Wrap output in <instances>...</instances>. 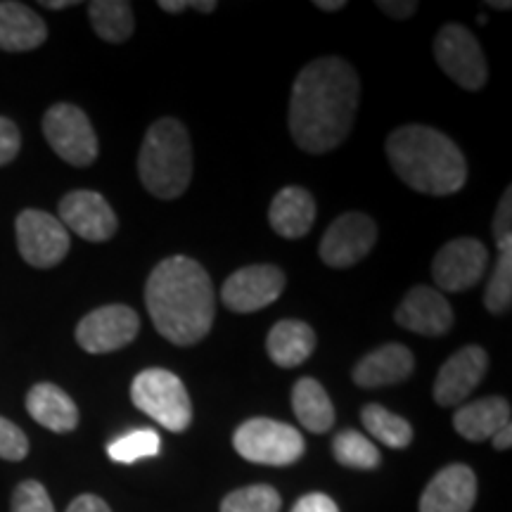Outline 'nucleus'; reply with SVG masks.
I'll list each match as a JSON object with an SVG mask.
<instances>
[{
  "mask_svg": "<svg viewBox=\"0 0 512 512\" xmlns=\"http://www.w3.org/2000/svg\"><path fill=\"white\" fill-rule=\"evenodd\" d=\"M159 8L164 12H171V15H178V12L188 8V3H185V0H159Z\"/></svg>",
  "mask_w": 512,
  "mask_h": 512,
  "instance_id": "obj_39",
  "label": "nucleus"
},
{
  "mask_svg": "<svg viewBox=\"0 0 512 512\" xmlns=\"http://www.w3.org/2000/svg\"><path fill=\"white\" fill-rule=\"evenodd\" d=\"M285 290V273L273 264H254L235 271L221 287V299L230 311L254 313L273 304Z\"/></svg>",
  "mask_w": 512,
  "mask_h": 512,
  "instance_id": "obj_13",
  "label": "nucleus"
},
{
  "mask_svg": "<svg viewBox=\"0 0 512 512\" xmlns=\"http://www.w3.org/2000/svg\"><path fill=\"white\" fill-rule=\"evenodd\" d=\"M280 494L268 484H252L223 498L221 512H280Z\"/></svg>",
  "mask_w": 512,
  "mask_h": 512,
  "instance_id": "obj_29",
  "label": "nucleus"
},
{
  "mask_svg": "<svg viewBox=\"0 0 512 512\" xmlns=\"http://www.w3.org/2000/svg\"><path fill=\"white\" fill-rule=\"evenodd\" d=\"M292 408L302 427L313 434H325L335 425V408L325 387L313 377H302L292 389Z\"/></svg>",
  "mask_w": 512,
  "mask_h": 512,
  "instance_id": "obj_24",
  "label": "nucleus"
},
{
  "mask_svg": "<svg viewBox=\"0 0 512 512\" xmlns=\"http://www.w3.org/2000/svg\"><path fill=\"white\" fill-rule=\"evenodd\" d=\"M384 150L396 176L425 195H453L467 181V162L460 147L432 126H399L389 133Z\"/></svg>",
  "mask_w": 512,
  "mask_h": 512,
  "instance_id": "obj_3",
  "label": "nucleus"
},
{
  "mask_svg": "<svg viewBox=\"0 0 512 512\" xmlns=\"http://www.w3.org/2000/svg\"><path fill=\"white\" fill-rule=\"evenodd\" d=\"M434 57L441 72L451 76L465 91H479L489 79L484 50L477 36L463 24H444L434 38Z\"/></svg>",
  "mask_w": 512,
  "mask_h": 512,
  "instance_id": "obj_8",
  "label": "nucleus"
},
{
  "mask_svg": "<svg viewBox=\"0 0 512 512\" xmlns=\"http://www.w3.org/2000/svg\"><path fill=\"white\" fill-rule=\"evenodd\" d=\"M486 368H489V356L482 347L470 344V347L458 349L439 368L437 380H434V401L444 408L465 403L467 396L484 380Z\"/></svg>",
  "mask_w": 512,
  "mask_h": 512,
  "instance_id": "obj_15",
  "label": "nucleus"
},
{
  "mask_svg": "<svg viewBox=\"0 0 512 512\" xmlns=\"http://www.w3.org/2000/svg\"><path fill=\"white\" fill-rule=\"evenodd\" d=\"M60 223L88 242H107L119 221L110 202L93 190H74L60 200Z\"/></svg>",
  "mask_w": 512,
  "mask_h": 512,
  "instance_id": "obj_14",
  "label": "nucleus"
},
{
  "mask_svg": "<svg viewBox=\"0 0 512 512\" xmlns=\"http://www.w3.org/2000/svg\"><path fill=\"white\" fill-rule=\"evenodd\" d=\"M138 176L159 200H176L192 181V145L188 128L164 117L147 128L138 152Z\"/></svg>",
  "mask_w": 512,
  "mask_h": 512,
  "instance_id": "obj_4",
  "label": "nucleus"
},
{
  "mask_svg": "<svg viewBox=\"0 0 512 512\" xmlns=\"http://www.w3.org/2000/svg\"><path fill=\"white\" fill-rule=\"evenodd\" d=\"M159 451H162V439H159L155 430H145V427L143 430L128 432L107 446L110 458L121 465H131L143 458H155L159 456Z\"/></svg>",
  "mask_w": 512,
  "mask_h": 512,
  "instance_id": "obj_28",
  "label": "nucleus"
},
{
  "mask_svg": "<svg viewBox=\"0 0 512 512\" xmlns=\"http://www.w3.org/2000/svg\"><path fill=\"white\" fill-rule=\"evenodd\" d=\"M489 266V249L475 238L446 242L432 261V278L439 290L465 292L484 278Z\"/></svg>",
  "mask_w": 512,
  "mask_h": 512,
  "instance_id": "obj_12",
  "label": "nucleus"
},
{
  "mask_svg": "<svg viewBox=\"0 0 512 512\" xmlns=\"http://www.w3.org/2000/svg\"><path fill=\"white\" fill-rule=\"evenodd\" d=\"M43 136L50 147L72 166H91L98 159V136L86 112L69 102L53 105L43 117Z\"/></svg>",
  "mask_w": 512,
  "mask_h": 512,
  "instance_id": "obj_7",
  "label": "nucleus"
},
{
  "mask_svg": "<svg viewBox=\"0 0 512 512\" xmlns=\"http://www.w3.org/2000/svg\"><path fill=\"white\" fill-rule=\"evenodd\" d=\"M477 501V475L467 465H446L420 496V512H470Z\"/></svg>",
  "mask_w": 512,
  "mask_h": 512,
  "instance_id": "obj_17",
  "label": "nucleus"
},
{
  "mask_svg": "<svg viewBox=\"0 0 512 512\" xmlns=\"http://www.w3.org/2000/svg\"><path fill=\"white\" fill-rule=\"evenodd\" d=\"M505 425H510V403L503 396H486L465 403L453 415V427L467 441L494 439V434L501 432Z\"/></svg>",
  "mask_w": 512,
  "mask_h": 512,
  "instance_id": "obj_23",
  "label": "nucleus"
},
{
  "mask_svg": "<svg viewBox=\"0 0 512 512\" xmlns=\"http://www.w3.org/2000/svg\"><path fill=\"white\" fill-rule=\"evenodd\" d=\"M12 512H55L46 486L27 479L12 494Z\"/></svg>",
  "mask_w": 512,
  "mask_h": 512,
  "instance_id": "obj_31",
  "label": "nucleus"
},
{
  "mask_svg": "<svg viewBox=\"0 0 512 512\" xmlns=\"http://www.w3.org/2000/svg\"><path fill=\"white\" fill-rule=\"evenodd\" d=\"M401 328L418 332L425 337H441L451 330L453 309L448 299L439 290L427 285H418L406 292L399 309L394 313Z\"/></svg>",
  "mask_w": 512,
  "mask_h": 512,
  "instance_id": "obj_16",
  "label": "nucleus"
},
{
  "mask_svg": "<svg viewBox=\"0 0 512 512\" xmlns=\"http://www.w3.org/2000/svg\"><path fill=\"white\" fill-rule=\"evenodd\" d=\"M316 8L325 12H337L347 8V3H344V0H316Z\"/></svg>",
  "mask_w": 512,
  "mask_h": 512,
  "instance_id": "obj_40",
  "label": "nucleus"
},
{
  "mask_svg": "<svg viewBox=\"0 0 512 512\" xmlns=\"http://www.w3.org/2000/svg\"><path fill=\"white\" fill-rule=\"evenodd\" d=\"M19 147H22L19 128L10 119L0 117V166L10 164L19 155Z\"/></svg>",
  "mask_w": 512,
  "mask_h": 512,
  "instance_id": "obj_34",
  "label": "nucleus"
},
{
  "mask_svg": "<svg viewBox=\"0 0 512 512\" xmlns=\"http://www.w3.org/2000/svg\"><path fill=\"white\" fill-rule=\"evenodd\" d=\"M27 411L38 425L57 434L72 432L79 425V408H76L72 396L50 382L31 387L27 394Z\"/></svg>",
  "mask_w": 512,
  "mask_h": 512,
  "instance_id": "obj_22",
  "label": "nucleus"
},
{
  "mask_svg": "<svg viewBox=\"0 0 512 512\" xmlns=\"http://www.w3.org/2000/svg\"><path fill=\"white\" fill-rule=\"evenodd\" d=\"M188 8H195V10H200V12H214L216 10V3L214 0H195V3H188Z\"/></svg>",
  "mask_w": 512,
  "mask_h": 512,
  "instance_id": "obj_42",
  "label": "nucleus"
},
{
  "mask_svg": "<svg viewBox=\"0 0 512 512\" xmlns=\"http://www.w3.org/2000/svg\"><path fill=\"white\" fill-rule=\"evenodd\" d=\"M316 349V332L297 318L278 320L268 332L266 351L278 368H297L309 361Z\"/></svg>",
  "mask_w": 512,
  "mask_h": 512,
  "instance_id": "obj_21",
  "label": "nucleus"
},
{
  "mask_svg": "<svg viewBox=\"0 0 512 512\" xmlns=\"http://www.w3.org/2000/svg\"><path fill=\"white\" fill-rule=\"evenodd\" d=\"M494 238L498 252H512V188L503 192L494 216Z\"/></svg>",
  "mask_w": 512,
  "mask_h": 512,
  "instance_id": "obj_33",
  "label": "nucleus"
},
{
  "mask_svg": "<svg viewBox=\"0 0 512 512\" xmlns=\"http://www.w3.org/2000/svg\"><path fill=\"white\" fill-rule=\"evenodd\" d=\"M316 221V200L306 188L287 185L273 197L268 209V223L280 238L299 240L313 228Z\"/></svg>",
  "mask_w": 512,
  "mask_h": 512,
  "instance_id": "obj_19",
  "label": "nucleus"
},
{
  "mask_svg": "<svg viewBox=\"0 0 512 512\" xmlns=\"http://www.w3.org/2000/svg\"><path fill=\"white\" fill-rule=\"evenodd\" d=\"M131 399L145 415L169 432H185L192 422V401L181 377L164 368H147L131 384Z\"/></svg>",
  "mask_w": 512,
  "mask_h": 512,
  "instance_id": "obj_5",
  "label": "nucleus"
},
{
  "mask_svg": "<svg viewBox=\"0 0 512 512\" xmlns=\"http://www.w3.org/2000/svg\"><path fill=\"white\" fill-rule=\"evenodd\" d=\"M377 8H380L384 15L394 17V19H408L415 15V10H418V3L415 0H377Z\"/></svg>",
  "mask_w": 512,
  "mask_h": 512,
  "instance_id": "obj_36",
  "label": "nucleus"
},
{
  "mask_svg": "<svg viewBox=\"0 0 512 512\" xmlns=\"http://www.w3.org/2000/svg\"><path fill=\"white\" fill-rule=\"evenodd\" d=\"M512 304V252H501L484 292V306L491 313H505Z\"/></svg>",
  "mask_w": 512,
  "mask_h": 512,
  "instance_id": "obj_30",
  "label": "nucleus"
},
{
  "mask_svg": "<svg viewBox=\"0 0 512 512\" xmlns=\"http://www.w3.org/2000/svg\"><path fill=\"white\" fill-rule=\"evenodd\" d=\"M88 15L95 34L107 43H124L136 29L133 8L126 0H93L88 5Z\"/></svg>",
  "mask_w": 512,
  "mask_h": 512,
  "instance_id": "obj_25",
  "label": "nucleus"
},
{
  "mask_svg": "<svg viewBox=\"0 0 512 512\" xmlns=\"http://www.w3.org/2000/svg\"><path fill=\"white\" fill-rule=\"evenodd\" d=\"M145 304L159 335L178 347L202 342L214 325V285L190 256L178 254L159 261L147 278Z\"/></svg>",
  "mask_w": 512,
  "mask_h": 512,
  "instance_id": "obj_2",
  "label": "nucleus"
},
{
  "mask_svg": "<svg viewBox=\"0 0 512 512\" xmlns=\"http://www.w3.org/2000/svg\"><path fill=\"white\" fill-rule=\"evenodd\" d=\"M140 330V318L131 306L110 304L81 318L76 325V342L88 354H110L133 342Z\"/></svg>",
  "mask_w": 512,
  "mask_h": 512,
  "instance_id": "obj_10",
  "label": "nucleus"
},
{
  "mask_svg": "<svg viewBox=\"0 0 512 512\" xmlns=\"http://www.w3.org/2000/svg\"><path fill=\"white\" fill-rule=\"evenodd\" d=\"M512 444V425H505L501 432L494 434V448L496 451H508Z\"/></svg>",
  "mask_w": 512,
  "mask_h": 512,
  "instance_id": "obj_38",
  "label": "nucleus"
},
{
  "mask_svg": "<svg viewBox=\"0 0 512 512\" xmlns=\"http://www.w3.org/2000/svg\"><path fill=\"white\" fill-rule=\"evenodd\" d=\"M27 453H29L27 434L19 430L15 422L5 420L3 415H0V458L17 463V460L27 458Z\"/></svg>",
  "mask_w": 512,
  "mask_h": 512,
  "instance_id": "obj_32",
  "label": "nucleus"
},
{
  "mask_svg": "<svg viewBox=\"0 0 512 512\" xmlns=\"http://www.w3.org/2000/svg\"><path fill=\"white\" fill-rule=\"evenodd\" d=\"M332 456L339 465L354 467V470H375L382 463L377 446L366 434L356 430H342L332 439Z\"/></svg>",
  "mask_w": 512,
  "mask_h": 512,
  "instance_id": "obj_27",
  "label": "nucleus"
},
{
  "mask_svg": "<svg viewBox=\"0 0 512 512\" xmlns=\"http://www.w3.org/2000/svg\"><path fill=\"white\" fill-rule=\"evenodd\" d=\"M233 446L242 458L256 465H292L304 456L302 432L271 418H252L235 430Z\"/></svg>",
  "mask_w": 512,
  "mask_h": 512,
  "instance_id": "obj_6",
  "label": "nucleus"
},
{
  "mask_svg": "<svg viewBox=\"0 0 512 512\" xmlns=\"http://www.w3.org/2000/svg\"><path fill=\"white\" fill-rule=\"evenodd\" d=\"M292 512H339L337 503L325 494H306L294 503Z\"/></svg>",
  "mask_w": 512,
  "mask_h": 512,
  "instance_id": "obj_35",
  "label": "nucleus"
},
{
  "mask_svg": "<svg viewBox=\"0 0 512 512\" xmlns=\"http://www.w3.org/2000/svg\"><path fill=\"white\" fill-rule=\"evenodd\" d=\"M67 512H112L110 505H107L102 498L93 496V494H83L79 498H74L72 505H69Z\"/></svg>",
  "mask_w": 512,
  "mask_h": 512,
  "instance_id": "obj_37",
  "label": "nucleus"
},
{
  "mask_svg": "<svg viewBox=\"0 0 512 512\" xmlns=\"http://www.w3.org/2000/svg\"><path fill=\"white\" fill-rule=\"evenodd\" d=\"M415 370V358L411 349L403 347V344H384L370 351L356 363L354 382L361 389H377L387 387V384H396L408 380Z\"/></svg>",
  "mask_w": 512,
  "mask_h": 512,
  "instance_id": "obj_18",
  "label": "nucleus"
},
{
  "mask_svg": "<svg viewBox=\"0 0 512 512\" xmlns=\"http://www.w3.org/2000/svg\"><path fill=\"white\" fill-rule=\"evenodd\" d=\"M486 8H498V10H510L512 5L508 3V0H505V3H496V0H489V3H486Z\"/></svg>",
  "mask_w": 512,
  "mask_h": 512,
  "instance_id": "obj_43",
  "label": "nucleus"
},
{
  "mask_svg": "<svg viewBox=\"0 0 512 512\" xmlns=\"http://www.w3.org/2000/svg\"><path fill=\"white\" fill-rule=\"evenodd\" d=\"M361 98L356 69L342 57H320L294 79L290 133L311 155L335 150L349 138Z\"/></svg>",
  "mask_w": 512,
  "mask_h": 512,
  "instance_id": "obj_1",
  "label": "nucleus"
},
{
  "mask_svg": "<svg viewBox=\"0 0 512 512\" xmlns=\"http://www.w3.org/2000/svg\"><path fill=\"white\" fill-rule=\"evenodd\" d=\"M363 427L370 432V437H375L380 444L389 448H406L413 441V427L411 422L401 415L389 411V408L380 406V403H368L361 411Z\"/></svg>",
  "mask_w": 512,
  "mask_h": 512,
  "instance_id": "obj_26",
  "label": "nucleus"
},
{
  "mask_svg": "<svg viewBox=\"0 0 512 512\" xmlns=\"http://www.w3.org/2000/svg\"><path fill=\"white\" fill-rule=\"evenodd\" d=\"M76 0H43V8L48 10H64V8H74Z\"/></svg>",
  "mask_w": 512,
  "mask_h": 512,
  "instance_id": "obj_41",
  "label": "nucleus"
},
{
  "mask_svg": "<svg viewBox=\"0 0 512 512\" xmlns=\"http://www.w3.org/2000/svg\"><path fill=\"white\" fill-rule=\"evenodd\" d=\"M48 27L29 5L3 0L0 3V48L8 53H27L43 46Z\"/></svg>",
  "mask_w": 512,
  "mask_h": 512,
  "instance_id": "obj_20",
  "label": "nucleus"
},
{
  "mask_svg": "<svg viewBox=\"0 0 512 512\" xmlns=\"http://www.w3.org/2000/svg\"><path fill=\"white\" fill-rule=\"evenodd\" d=\"M375 242V221L361 211H349V214H342L332 221V226L325 230L318 254L325 266L349 268L366 259Z\"/></svg>",
  "mask_w": 512,
  "mask_h": 512,
  "instance_id": "obj_11",
  "label": "nucleus"
},
{
  "mask_svg": "<svg viewBox=\"0 0 512 512\" xmlns=\"http://www.w3.org/2000/svg\"><path fill=\"white\" fill-rule=\"evenodd\" d=\"M17 247L29 266L53 268L69 252V233L60 219L38 209H24L17 216Z\"/></svg>",
  "mask_w": 512,
  "mask_h": 512,
  "instance_id": "obj_9",
  "label": "nucleus"
}]
</instances>
